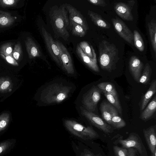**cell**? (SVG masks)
Returning a JSON list of instances; mask_svg holds the SVG:
<instances>
[{
	"label": "cell",
	"instance_id": "obj_1",
	"mask_svg": "<svg viewBox=\"0 0 156 156\" xmlns=\"http://www.w3.org/2000/svg\"><path fill=\"white\" fill-rule=\"evenodd\" d=\"M50 12L51 22L55 31L60 37L67 41L69 37L71 27L65 5L52 7Z\"/></svg>",
	"mask_w": 156,
	"mask_h": 156
},
{
	"label": "cell",
	"instance_id": "obj_2",
	"mask_svg": "<svg viewBox=\"0 0 156 156\" xmlns=\"http://www.w3.org/2000/svg\"><path fill=\"white\" fill-rule=\"evenodd\" d=\"M99 62L101 69L109 72L115 70L119 59L118 51L115 46L103 40L99 44Z\"/></svg>",
	"mask_w": 156,
	"mask_h": 156
},
{
	"label": "cell",
	"instance_id": "obj_3",
	"mask_svg": "<svg viewBox=\"0 0 156 156\" xmlns=\"http://www.w3.org/2000/svg\"><path fill=\"white\" fill-rule=\"evenodd\" d=\"M72 88L71 87L62 83H54L42 90L40 99L48 104L59 103L68 97Z\"/></svg>",
	"mask_w": 156,
	"mask_h": 156
},
{
	"label": "cell",
	"instance_id": "obj_4",
	"mask_svg": "<svg viewBox=\"0 0 156 156\" xmlns=\"http://www.w3.org/2000/svg\"><path fill=\"white\" fill-rule=\"evenodd\" d=\"M64 122L65 127L70 133L82 139L92 140L99 136L97 132L91 126H85L72 120H65Z\"/></svg>",
	"mask_w": 156,
	"mask_h": 156
},
{
	"label": "cell",
	"instance_id": "obj_5",
	"mask_svg": "<svg viewBox=\"0 0 156 156\" xmlns=\"http://www.w3.org/2000/svg\"><path fill=\"white\" fill-rule=\"evenodd\" d=\"M101 92L97 86L93 85L83 95L82 103L85 109L92 112L95 111L101 99Z\"/></svg>",
	"mask_w": 156,
	"mask_h": 156
},
{
	"label": "cell",
	"instance_id": "obj_6",
	"mask_svg": "<svg viewBox=\"0 0 156 156\" xmlns=\"http://www.w3.org/2000/svg\"><path fill=\"white\" fill-rule=\"evenodd\" d=\"M41 32L51 58L59 66L62 67L59 49L57 45L50 34L42 27Z\"/></svg>",
	"mask_w": 156,
	"mask_h": 156
},
{
	"label": "cell",
	"instance_id": "obj_7",
	"mask_svg": "<svg viewBox=\"0 0 156 156\" xmlns=\"http://www.w3.org/2000/svg\"><path fill=\"white\" fill-rule=\"evenodd\" d=\"M59 49L62 63V68L68 74H73L74 69L70 54L67 49L59 41H55Z\"/></svg>",
	"mask_w": 156,
	"mask_h": 156
},
{
	"label": "cell",
	"instance_id": "obj_8",
	"mask_svg": "<svg viewBox=\"0 0 156 156\" xmlns=\"http://www.w3.org/2000/svg\"><path fill=\"white\" fill-rule=\"evenodd\" d=\"M81 113L92 125L106 133L112 132L110 126L93 112L83 108L81 110Z\"/></svg>",
	"mask_w": 156,
	"mask_h": 156
},
{
	"label": "cell",
	"instance_id": "obj_9",
	"mask_svg": "<svg viewBox=\"0 0 156 156\" xmlns=\"http://www.w3.org/2000/svg\"><path fill=\"white\" fill-rule=\"evenodd\" d=\"M115 30L124 40L134 46L133 34L125 23L118 18L112 19Z\"/></svg>",
	"mask_w": 156,
	"mask_h": 156
},
{
	"label": "cell",
	"instance_id": "obj_10",
	"mask_svg": "<svg viewBox=\"0 0 156 156\" xmlns=\"http://www.w3.org/2000/svg\"><path fill=\"white\" fill-rule=\"evenodd\" d=\"M66 8L69 13V21L74 22L81 25L86 31L89 27L85 18L80 12L70 4H65Z\"/></svg>",
	"mask_w": 156,
	"mask_h": 156
},
{
	"label": "cell",
	"instance_id": "obj_11",
	"mask_svg": "<svg viewBox=\"0 0 156 156\" xmlns=\"http://www.w3.org/2000/svg\"><path fill=\"white\" fill-rule=\"evenodd\" d=\"M116 142L120 144L122 148L133 147L137 150L140 154L143 153V150L142 142L133 134H130L126 139H119Z\"/></svg>",
	"mask_w": 156,
	"mask_h": 156
},
{
	"label": "cell",
	"instance_id": "obj_12",
	"mask_svg": "<svg viewBox=\"0 0 156 156\" xmlns=\"http://www.w3.org/2000/svg\"><path fill=\"white\" fill-rule=\"evenodd\" d=\"M143 64L137 57H131L129 62V69L134 80L139 83L143 68Z\"/></svg>",
	"mask_w": 156,
	"mask_h": 156
},
{
	"label": "cell",
	"instance_id": "obj_13",
	"mask_svg": "<svg viewBox=\"0 0 156 156\" xmlns=\"http://www.w3.org/2000/svg\"><path fill=\"white\" fill-rule=\"evenodd\" d=\"M76 52L80 59L88 68L95 72H100L96 53L94 54V58H91L84 54L78 44L76 47Z\"/></svg>",
	"mask_w": 156,
	"mask_h": 156
},
{
	"label": "cell",
	"instance_id": "obj_14",
	"mask_svg": "<svg viewBox=\"0 0 156 156\" xmlns=\"http://www.w3.org/2000/svg\"><path fill=\"white\" fill-rule=\"evenodd\" d=\"M144 134L149 148L153 154L156 152L155 126L143 129Z\"/></svg>",
	"mask_w": 156,
	"mask_h": 156
},
{
	"label": "cell",
	"instance_id": "obj_15",
	"mask_svg": "<svg viewBox=\"0 0 156 156\" xmlns=\"http://www.w3.org/2000/svg\"><path fill=\"white\" fill-rule=\"evenodd\" d=\"M114 8L117 14L124 20L129 21L133 20L131 9L128 5L120 2L117 3Z\"/></svg>",
	"mask_w": 156,
	"mask_h": 156
},
{
	"label": "cell",
	"instance_id": "obj_16",
	"mask_svg": "<svg viewBox=\"0 0 156 156\" xmlns=\"http://www.w3.org/2000/svg\"><path fill=\"white\" fill-rule=\"evenodd\" d=\"M25 44L30 58L43 56V54L39 47L31 38L27 37L25 41Z\"/></svg>",
	"mask_w": 156,
	"mask_h": 156
},
{
	"label": "cell",
	"instance_id": "obj_17",
	"mask_svg": "<svg viewBox=\"0 0 156 156\" xmlns=\"http://www.w3.org/2000/svg\"><path fill=\"white\" fill-rule=\"evenodd\" d=\"M156 92V80H153L151 83L148 90L142 96L139 103L140 112L143 111L147 106L151 99Z\"/></svg>",
	"mask_w": 156,
	"mask_h": 156
},
{
	"label": "cell",
	"instance_id": "obj_18",
	"mask_svg": "<svg viewBox=\"0 0 156 156\" xmlns=\"http://www.w3.org/2000/svg\"><path fill=\"white\" fill-rule=\"evenodd\" d=\"M156 111V95L155 94L151 101L140 112V118L144 121L150 119Z\"/></svg>",
	"mask_w": 156,
	"mask_h": 156
},
{
	"label": "cell",
	"instance_id": "obj_19",
	"mask_svg": "<svg viewBox=\"0 0 156 156\" xmlns=\"http://www.w3.org/2000/svg\"><path fill=\"white\" fill-rule=\"evenodd\" d=\"M87 14L91 21L96 26L104 29H108L110 27V24L98 14L89 10Z\"/></svg>",
	"mask_w": 156,
	"mask_h": 156
},
{
	"label": "cell",
	"instance_id": "obj_20",
	"mask_svg": "<svg viewBox=\"0 0 156 156\" xmlns=\"http://www.w3.org/2000/svg\"><path fill=\"white\" fill-rule=\"evenodd\" d=\"M100 109L103 119L108 124L111 125V104L105 100H104L101 104Z\"/></svg>",
	"mask_w": 156,
	"mask_h": 156
},
{
	"label": "cell",
	"instance_id": "obj_21",
	"mask_svg": "<svg viewBox=\"0 0 156 156\" xmlns=\"http://www.w3.org/2000/svg\"><path fill=\"white\" fill-rule=\"evenodd\" d=\"M111 109L112 114L111 125L118 129L125 126L126 125V122L119 116L116 109L111 104Z\"/></svg>",
	"mask_w": 156,
	"mask_h": 156
},
{
	"label": "cell",
	"instance_id": "obj_22",
	"mask_svg": "<svg viewBox=\"0 0 156 156\" xmlns=\"http://www.w3.org/2000/svg\"><path fill=\"white\" fill-rule=\"evenodd\" d=\"M150 40L152 48L156 54V22L155 20H152L147 24Z\"/></svg>",
	"mask_w": 156,
	"mask_h": 156
},
{
	"label": "cell",
	"instance_id": "obj_23",
	"mask_svg": "<svg viewBox=\"0 0 156 156\" xmlns=\"http://www.w3.org/2000/svg\"><path fill=\"white\" fill-rule=\"evenodd\" d=\"M15 18L8 12L0 10V27H5L11 26L14 23Z\"/></svg>",
	"mask_w": 156,
	"mask_h": 156
},
{
	"label": "cell",
	"instance_id": "obj_24",
	"mask_svg": "<svg viewBox=\"0 0 156 156\" xmlns=\"http://www.w3.org/2000/svg\"><path fill=\"white\" fill-rule=\"evenodd\" d=\"M16 143L15 139H8L0 142V156L7 153L12 149Z\"/></svg>",
	"mask_w": 156,
	"mask_h": 156
},
{
	"label": "cell",
	"instance_id": "obj_25",
	"mask_svg": "<svg viewBox=\"0 0 156 156\" xmlns=\"http://www.w3.org/2000/svg\"><path fill=\"white\" fill-rule=\"evenodd\" d=\"M97 87L103 93L112 94L118 96L114 84L109 82H103L98 84Z\"/></svg>",
	"mask_w": 156,
	"mask_h": 156
},
{
	"label": "cell",
	"instance_id": "obj_26",
	"mask_svg": "<svg viewBox=\"0 0 156 156\" xmlns=\"http://www.w3.org/2000/svg\"><path fill=\"white\" fill-rule=\"evenodd\" d=\"M152 73V70L151 66L148 63H147L144 66L139 83L144 85L148 84L150 81Z\"/></svg>",
	"mask_w": 156,
	"mask_h": 156
},
{
	"label": "cell",
	"instance_id": "obj_27",
	"mask_svg": "<svg viewBox=\"0 0 156 156\" xmlns=\"http://www.w3.org/2000/svg\"><path fill=\"white\" fill-rule=\"evenodd\" d=\"M103 93L109 102L116 109L119 113L122 115V109L118 96H115L111 94L107 93Z\"/></svg>",
	"mask_w": 156,
	"mask_h": 156
},
{
	"label": "cell",
	"instance_id": "obj_28",
	"mask_svg": "<svg viewBox=\"0 0 156 156\" xmlns=\"http://www.w3.org/2000/svg\"><path fill=\"white\" fill-rule=\"evenodd\" d=\"M12 83L11 80L8 78H0V92L5 93L11 91Z\"/></svg>",
	"mask_w": 156,
	"mask_h": 156
},
{
	"label": "cell",
	"instance_id": "obj_29",
	"mask_svg": "<svg viewBox=\"0 0 156 156\" xmlns=\"http://www.w3.org/2000/svg\"><path fill=\"white\" fill-rule=\"evenodd\" d=\"M84 54L91 58H93L95 51L92 46L87 41H83L78 44Z\"/></svg>",
	"mask_w": 156,
	"mask_h": 156
},
{
	"label": "cell",
	"instance_id": "obj_30",
	"mask_svg": "<svg viewBox=\"0 0 156 156\" xmlns=\"http://www.w3.org/2000/svg\"><path fill=\"white\" fill-rule=\"evenodd\" d=\"M69 23L73 35L81 37L85 35L87 31L81 25L72 21H69Z\"/></svg>",
	"mask_w": 156,
	"mask_h": 156
},
{
	"label": "cell",
	"instance_id": "obj_31",
	"mask_svg": "<svg viewBox=\"0 0 156 156\" xmlns=\"http://www.w3.org/2000/svg\"><path fill=\"white\" fill-rule=\"evenodd\" d=\"M133 42L134 45L140 51H143L144 49V43L143 38L136 30L133 31Z\"/></svg>",
	"mask_w": 156,
	"mask_h": 156
},
{
	"label": "cell",
	"instance_id": "obj_32",
	"mask_svg": "<svg viewBox=\"0 0 156 156\" xmlns=\"http://www.w3.org/2000/svg\"><path fill=\"white\" fill-rule=\"evenodd\" d=\"M10 120V115L7 113H4L0 115V132L7 127Z\"/></svg>",
	"mask_w": 156,
	"mask_h": 156
},
{
	"label": "cell",
	"instance_id": "obj_33",
	"mask_svg": "<svg viewBox=\"0 0 156 156\" xmlns=\"http://www.w3.org/2000/svg\"><path fill=\"white\" fill-rule=\"evenodd\" d=\"M12 44L7 43L2 45L0 48V55L4 56L12 55Z\"/></svg>",
	"mask_w": 156,
	"mask_h": 156
},
{
	"label": "cell",
	"instance_id": "obj_34",
	"mask_svg": "<svg viewBox=\"0 0 156 156\" xmlns=\"http://www.w3.org/2000/svg\"><path fill=\"white\" fill-rule=\"evenodd\" d=\"M12 54L13 57L16 60H18L22 56V51L20 42L15 45Z\"/></svg>",
	"mask_w": 156,
	"mask_h": 156
},
{
	"label": "cell",
	"instance_id": "obj_35",
	"mask_svg": "<svg viewBox=\"0 0 156 156\" xmlns=\"http://www.w3.org/2000/svg\"><path fill=\"white\" fill-rule=\"evenodd\" d=\"M113 149L116 156H129V152L128 148L120 147L117 146H114Z\"/></svg>",
	"mask_w": 156,
	"mask_h": 156
},
{
	"label": "cell",
	"instance_id": "obj_36",
	"mask_svg": "<svg viewBox=\"0 0 156 156\" xmlns=\"http://www.w3.org/2000/svg\"><path fill=\"white\" fill-rule=\"evenodd\" d=\"M18 1V0H0V6L5 8L13 6Z\"/></svg>",
	"mask_w": 156,
	"mask_h": 156
},
{
	"label": "cell",
	"instance_id": "obj_37",
	"mask_svg": "<svg viewBox=\"0 0 156 156\" xmlns=\"http://www.w3.org/2000/svg\"><path fill=\"white\" fill-rule=\"evenodd\" d=\"M0 55L9 64L14 66H18V63L13 58L12 55L4 56L2 55Z\"/></svg>",
	"mask_w": 156,
	"mask_h": 156
},
{
	"label": "cell",
	"instance_id": "obj_38",
	"mask_svg": "<svg viewBox=\"0 0 156 156\" xmlns=\"http://www.w3.org/2000/svg\"><path fill=\"white\" fill-rule=\"evenodd\" d=\"M87 1L95 5L104 7L106 5V2L104 0H88Z\"/></svg>",
	"mask_w": 156,
	"mask_h": 156
},
{
	"label": "cell",
	"instance_id": "obj_39",
	"mask_svg": "<svg viewBox=\"0 0 156 156\" xmlns=\"http://www.w3.org/2000/svg\"><path fill=\"white\" fill-rule=\"evenodd\" d=\"M80 156H98V155H95L89 150L85 149L82 152Z\"/></svg>",
	"mask_w": 156,
	"mask_h": 156
},
{
	"label": "cell",
	"instance_id": "obj_40",
	"mask_svg": "<svg viewBox=\"0 0 156 156\" xmlns=\"http://www.w3.org/2000/svg\"><path fill=\"white\" fill-rule=\"evenodd\" d=\"M129 5L131 7H132L135 3V2L134 0H129L127 2Z\"/></svg>",
	"mask_w": 156,
	"mask_h": 156
},
{
	"label": "cell",
	"instance_id": "obj_41",
	"mask_svg": "<svg viewBox=\"0 0 156 156\" xmlns=\"http://www.w3.org/2000/svg\"><path fill=\"white\" fill-rule=\"evenodd\" d=\"M152 156H154V154H153Z\"/></svg>",
	"mask_w": 156,
	"mask_h": 156
}]
</instances>
